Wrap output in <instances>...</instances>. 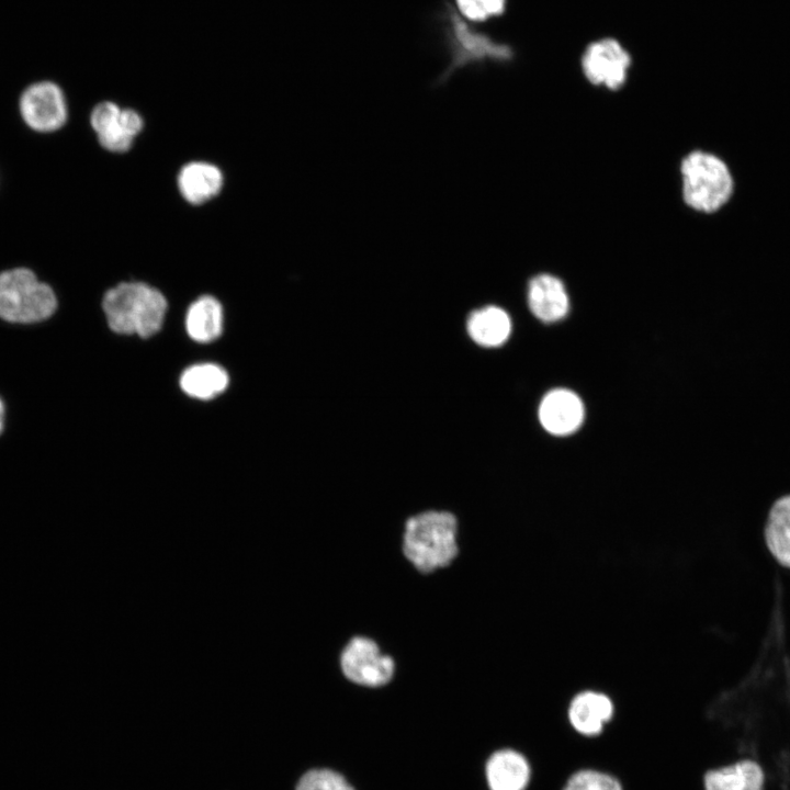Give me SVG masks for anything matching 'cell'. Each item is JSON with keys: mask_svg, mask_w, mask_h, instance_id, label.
I'll return each instance as SVG.
<instances>
[{"mask_svg": "<svg viewBox=\"0 0 790 790\" xmlns=\"http://www.w3.org/2000/svg\"><path fill=\"white\" fill-rule=\"evenodd\" d=\"M90 124L104 149L124 153L143 129L144 121L133 109H121L114 102L103 101L92 109Z\"/></svg>", "mask_w": 790, "mask_h": 790, "instance_id": "obj_8", "label": "cell"}, {"mask_svg": "<svg viewBox=\"0 0 790 790\" xmlns=\"http://www.w3.org/2000/svg\"><path fill=\"white\" fill-rule=\"evenodd\" d=\"M679 196L692 212L713 214L731 199L734 181L726 162L713 153L692 149L678 163Z\"/></svg>", "mask_w": 790, "mask_h": 790, "instance_id": "obj_2", "label": "cell"}, {"mask_svg": "<svg viewBox=\"0 0 790 790\" xmlns=\"http://www.w3.org/2000/svg\"><path fill=\"white\" fill-rule=\"evenodd\" d=\"M339 665L345 678L368 688L385 686L395 675L393 657L383 653L374 640L363 635L348 641L340 653Z\"/></svg>", "mask_w": 790, "mask_h": 790, "instance_id": "obj_5", "label": "cell"}, {"mask_svg": "<svg viewBox=\"0 0 790 790\" xmlns=\"http://www.w3.org/2000/svg\"><path fill=\"white\" fill-rule=\"evenodd\" d=\"M531 313L544 323L562 319L569 309V296L564 282L549 272L533 275L527 287Z\"/></svg>", "mask_w": 790, "mask_h": 790, "instance_id": "obj_13", "label": "cell"}, {"mask_svg": "<svg viewBox=\"0 0 790 790\" xmlns=\"http://www.w3.org/2000/svg\"><path fill=\"white\" fill-rule=\"evenodd\" d=\"M534 767L521 748L506 746L494 751L485 763L488 790H530Z\"/></svg>", "mask_w": 790, "mask_h": 790, "instance_id": "obj_10", "label": "cell"}, {"mask_svg": "<svg viewBox=\"0 0 790 790\" xmlns=\"http://www.w3.org/2000/svg\"><path fill=\"white\" fill-rule=\"evenodd\" d=\"M228 375L219 365L196 364L188 368L180 377V386L189 396L210 399L225 391Z\"/></svg>", "mask_w": 790, "mask_h": 790, "instance_id": "obj_19", "label": "cell"}, {"mask_svg": "<svg viewBox=\"0 0 790 790\" xmlns=\"http://www.w3.org/2000/svg\"><path fill=\"white\" fill-rule=\"evenodd\" d=\"M765 538L774 557L790 568V495L776 500L769 510Z\"/></svg>", "mask_w": 790, "mask_h": 790, "instance_id": "obj_18", "label": "cell"}, {"mask_svg": "<svg viewBox=\"0 0 790 790\" xmlns=\"http://www.w3.org/2000/svg\"><path fill=\"white\" fill-rule=\"evenodd\" d=\"M466 331L475 343L485 348H495L509 338L511 320L505 309L488 305L470 313Z\"/></svg>", "mask_w": 790, "mask_h": 790, "instance_id": "obj_16", "label": "cell"}, {"mask_svg": "<svg viewBox=\"0 0 790 790\" xmlns=\"http://www.w3.org/2000/svg\"><path fill=\"white\" fill-rule=\"evenodd\" d=\"M616 719V704L606 693L584 690L567 703L565 721L568 729L584 740H596L605 734Z\"/></svg>", "mask_w": 790, "mask_h": 790, "instance_id": "obj_9", "label": "cell"}, {"mask_svg": "<svg viewBox=\"0 0 790 790\" xmlns=\"http://www.w3.org/2000/svg\"><path fill=\"white\" fill-rule=\"evenodd\" d=\"M451 31L453 37L452 63L444 76L445 79L456 68L470 63L484 59L508 60L511 58V49L504 44L494 42L492 38L476 33L454 12L450 14Z\"/></svg>", "mask_w": 790, "mask_h": 790, "instance_id": "obj_11", "label": "cell"}, {"mask_svg": "<svg viewBox=\"0 0 790 790\" xmlns=\"http://www.w3.org/2000/svg\"><path fill=\"white\" fill-rule=\"evenodd\" d=\"M189 336L198 342H211L222 332L223 308L211 295H203L189 307L185 317Z\"/></svg>", "mask_w": 790, "mask_h": 790, "instance_id": "obj_17", "label": "cell"}, {"mask_svg": "<svg viewBox=\"0 0 790 790\" xmlns=\"http://www.w3.org/2000/svg\"><path fill=\"white\" fill-rule=\"evenodd\" d=\"M488 18L500 15L506 8V0H478Z\"/></svg>", "mask_w": 790, "mask_h": 790, "instance_id": "obj_23", "label": "cell"}, {"mask_svg": "<svg viewBox=\"0 0 790 790\" xmlns=\"http://www.w3.org/2000/svg\"><path fill=\"white\" fill-rule=\"evenodd\" d=\"M54 290L27 268L0 272V318L14 324L43 321L56 312Z\"/></svg>", "mask_w": 790, "mask_h": 790, "instance_id": "obj_4", "label": "cell"}, {"mask_svg": "<svg viewBox=\"0 0 790 790\" xmlns=\"http://www.w3.org/2000/svg\"><path fill=\"white\" fill-rule=\"evenodd\" d=\"M221 169L206 161H191L179 171L177 184L182 198L193 204H202L216 196L223 187Z\"/></svg>", "mask_w": 790, "mask_h": 790, "instance_id": "obj_15", "label": "cell"}, {"mask_svg": "<svg viewBox=\"0 0 790 790\" xmlns=\"http://www.w3.org/2000/svg\"><path fill=\"white\" fill-rule=\"evenodd\" d=\"M4 415H5L4 404H3L2 399L0 398V433H1V431L3 429V425H4Z\"/></svg>", "mask_w": 790, "mask_h": 790, "instance_id": "obj_24", "label": "cell"}, {"mask_svg": "<svg viewBox=\"0 0 790 790\" xmlns=\"http://www.w3.org/2000/svg\"><path fill=\"white\" fill-rule=\"evenodd\" d=\"M19 111L24 123L40 133L58 131L68 117L64 91L50 80L35 81L25 87L19 99Z\"/></svg>", "mask_w": 790, "mask_h": 790, "instance_id": "obj_7", "label": "cell"}, {"mask_svg": "<svg viewBox=\"0 0 790 790\" xmlns=\"http://www.w3.org/2000/svg\"><path fill=\"white\" fill-rule=\"evenodd\" d=\"M560 790H627L623 780L613 771L592 765L573 769Z\"/></svg>", "mask_w": 790, "mask_h": 790, "instance_id": "obj_20", "label": "cell"}, {"mask_svg": "<svg viewBox=\"0 0 790 790\" xmlns=\"http://www.w3.org/2000/svg\"><path fill=\"white\" fill-rule=\"evenodd\" d=\"M539 418L549 432L556 436L569 435L583 421V403L575 393L568 390H553L542 399Z\"/></svg>", "mask_w": 790, "mask_h": 790, "instance_id": "obj_14", "label": "cell"}, {"mask_svg": "<svg viewBox=\"0 0 790 790\" xmlns=\"http://www.w3.org/2000/svg\"><path fill=\"white\" fill-rule=\"evenodd\" d=\"M296 790H354L338 772L330 769H314L300 779Z\"/></svg>", "mask_w": 790, "mask_h": 790, "instance_id": "obj_21", "label": "cell"}, {"mask_svg": "<svg viewBox=\"0 0 790 790\" xmlns=\"http://www.w3.org/2000/svg\"><path fill=\"white\" fill-rule=\"evenodd\" d=\"M632 57L614 38L605 37L590 43L580 58L585 79L594 87L611 92L621 90L629 78Z\"/></svg>", "mask_w": 790, "mask_h": 790, "instance_id": "obj_6", "label": "cell"}, {"mask_svg": "<svg viewBox=\"0 0 790 790\" xmlns=\"http://www.w3.org/2000/svg\"><path fill=\"white\" fill-rule=\"evenodd\" d=\"M458 8L462 15L471 21H484L488 19L478 0H456Z\"/></svg>", "mask_w": 790, "mask_h": 790, "instance_id": "obj_22", "label": "cell"}, {"mask_svg": "<svg viewBox=\"0 0 790 790\" xmlns=\"http://www.w3.org/2000/svg\"><path fill=\"white\" fill-rule=\"evenodd\" d=\"M766 783L764 768L749 757L709 766L700 776L701 790H766Z\"/></svg>", "mask_w": 790, "mask_h": 790, "instance_id": "obj_12", "label": "cell"}, {"mask_svg": "<svg viewBox=\"0 0 790 790\" xmlns=\"http://www.w3.org/2000/svg\"><path fill=\"white\" fill-rule=\"evenodd\" d=\"M102 308L109 327L116 334L148 338L162 326L167 301L157 289L137 281L122 282L108 290Z\"/></svg>", "mask_w": 790, "mask_h": 790, "instance_id": "obj_3", "label": "cell"}, {"mask_svg": "<svg viewBox=\"0 0 790 790\" xmlns=\"http://www.w3.org/2000/svg\"><path fill=\"white\" fill-rule=\"evenodd\" d=\"M402 549L420 574L450 566L459 554L456 517L447 510H426L409 517Z\"/></svg>", "mask_w": 790, "mask_h": 790, "instance_id": "obj_1", "label": "cell"}]
</instances>
